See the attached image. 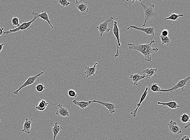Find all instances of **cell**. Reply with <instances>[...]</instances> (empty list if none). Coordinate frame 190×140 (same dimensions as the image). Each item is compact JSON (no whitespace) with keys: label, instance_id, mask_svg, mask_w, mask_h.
<instances>
[{"label":"cell","instance_id":"obj_1","mask_svg":"<svg viewBox=\"0 0 190 140\" xmlns=\"http://www.w3.org/2000/svg\"><path fill=\"white\" fill-rule=\"evenodd\" d=\"M153 36H152L151 40L149 44L127 43L129 49L135 50L139 52L143 55L144 57L146 62H151L152 55L154 53H157L159 49L157 48L152 47V45L155 43V41L153 40Z\"/></svg>","mask_w":190,"mask_h":140},{"label":"cell","instance_id":"obj_2","mask_svg":"<svg viewBox=\"0 0 190 140\" xmlns=\"http://www.w3.org/2000/svg\"><path fill=\"white\" fill-rule=\"evenodd\" d=\"M148 3L149 4V6L145 5L142 1L141 3V6L143 8L144 14V23L143 25V27H144L146 25L147 22L150 19L152 18L156 17L157 16V13L155 10V4H151L149 3Z\"/></svg>","mask_w":190,"mask_h":140},{"label":"cell","instance_id":"obj_3","mask_svg":"<svg viewBox=\"0 0 190 140\" xmlns=\"http://www.w3.org/2000/svg\"><path fill=\"white\" fill-rule=\"evenodd\" d=\"M190 76H189L184 79L179 81L178 82L171 88L168 89H161L159 92L160 93L162 92H169L172 93L173 91L178 89H180L182 91H183L185 86L190 82Z\"/></svg>","mask_w":190,"mask_h":140},{"label":"cell","instance_id":"obj_4","mask_svg":"<svg viewBox=\"0 0 190 140\" xmlns=\"http://www.w3.org/2000/svg\"><path fill=\"white\" fill-rule=\"evenodd\" d=\"M38 18L39 17L38 16H34L33 18L31 21H28V22H27L26 21H23V23H21V24H20L19 27H16L15 29L10 30V31L4 32L3 35H8L11 33H13L17 32L23 31V30H25L31 27V24Z\"/></svg>","mask_w":190,"mask_h":140},{"label":"cell","instance_id":"obj_5","mask_svg":"<svg viewBox=\"0 0 190 140\" xmlns=\"http://www.w3.org/2000/svg\"><path fill=\"white\" fill-rule=\"evenodd\" d=\"M114 17H112V16H110V17L108 18L104 22L100 23L98 26L96 27V28L98 29L100 37H102L103 35L105 32H109L111 30H112V27L109 28L108 27V25L109 23H111Z\"/></svg>","mask_w":190,"mask_h":140},{"label":"cell","instance_id":"obj_6","mask_svg":"<svg viewBox=\"0 0 190 140\" xmlns=\"http://www.w3.org/2000/svg\"><path fill=\"white\" fill-rule=\"evenodd\" d=\"M44 73V71H42L40 73H38L36 75L34 76H31L28 78L27 80L21 86L19 87V88L16 91L14 92V94L15 95H18L19 91L22 89L26 87L32 85L35 83V82L37 80L38 78L40 77L41 75H43Z\"/></svg>","mask_w":190,"mask_h":140},{"label":"cell","instance_id":"obj_7","mask_svg":"<svg viewBox=\"0 0 190 140\" xmlns=\"http://www.w3.org/2000/svg\"><path fill=\"white\" fill-rule=\"evenodd\" d=\"M77 9L80 12L83 16H86L88 14V2L84 0L76 1L75 4Z\"/></svg>","mask_w":190,"mask_h":140},{"label":"cell","instance_id":"obj_8","mask_svg":"<svg viewBox=\"0 0 190 140\" xmlns=\"http://www.w3.org/2000/svg\"><path fill=\"white\" fill-rule=\"evenodd\" d=\"M113 24L114 26L112 30L114 35L116 38L117 41L116 53L115 55V58H116L119 57V55H120L119 52V47L121 46V44L120 40V29H119L118 26V23H117L116 21H114Z\"/></svg>","mask_w":190,"mask_h":140},{"label":"cell","instance_id":"obj_9","mask_svg":"<svg viewBox=\"0 0 190 140\" xmlns=\"http://www.w3.org/2000/svg\"><path fill=\"white\" fill-rule=\"evenodd\" d=\"M93 103H97L105 107L106 110L109 111L110 113L112 114L116 112V109L117 108V106L112 103H107V102H103L101 101H96L94 100Z\"/></svg>","mask_w":190,"mask_h":140},{"label":"cell","instance_id":"obj_10","mask_svg":"<svg viewBox=\"0 0 190 140\" xmlns=\"http://www.w3.org/2000/svg\"><path fill=\"white\" fill-rule=\"evenodd\" d=\"M131 28H133V29L136 30L143 32H144L146 34L151 35L153 37L155 36V27H148L144 28V27H139L136 26H135V25H131L129 26V27H127V30H129Z\"/></svg>","mask_w":190,"mask_h":140},{"label":"cell","instance_id":"obj_11","mask_svg":"<svg viewBox=\"0 0 190 140\" xmlns=\"http://www.w3.org/2000/svg\"><path fill=\"white\" fill-rule=\"evenodd\" d=\"M150 91L149 88L148 87H146L144 92L142 94V95H141V97L139 102V103H138V104H137V108L136 109H135L134 111H131V113H130L131 115H132L133 117H136L137 115V110H138L139 108L140 107L141 103H142V102L145 100L148 94V93Z\"/></svg>","mask_w":190,"mask_h":140},{"label":"cell","instance_id":"obj_12","mask_svg":"<svg viewBox=\"0 0 190 140\" xmlns=\"http://www.w3.org/2000/svg\"><path fill=\"white\" fill-rule=\"evenodd\" d=\"M168 127L170 132L175 135H178L182 133V130L175 121L171 120L168 124Z\"/></svg>","mask_w":190,"mask_h":140},{"label":"cell","instance_id":"obj_13","mask_svg":"<svg viewBox=\"0 0 190 140\" xmlns=\"http://www.w3.org/2000/svg\"><path fill=\"white\" fill-rule=\"evenodd\" d=\"M32 14L34 16H37L39 17H40L44 21H46L48 23V24L50 25L52 29L54 28V27L52 25L51 21H50V19H49V16H48V14H47V12L45 11V10H43L42 13H40V14L33 11Z\"/></svg>","mask_w":190,"mask_h":140},{"label":"cell","instance_id":"obj_14","mask_svg":"<svg viewBox=\"0 0 190 140\" xmlns=\"http://www.w3.org/2000/svg\"><path fill=\"white\" fill-rule=\"evenodd\" d=\"M98 65V63H95L92 67L86 66L85 67V71L84 73L86 75L87 78L91 77L94 75L95 73H97L96 66Z\"/></svg>","mask_w":190,"mask_h":140},{"label":"cell","instance_id":"obj_15","mask_svg":"<svg viewBox=\"0 0 190 140\" xmlns=\"http://www.w3.org/2000/svg\"><path fill=\"white\" fill-rule=\"evenodd\" d=\"M145 78H146V76L144 74L143 75H141L137 73H133L130 75L129 78L132 81L134 85L137 86L138 82L143 80Z\"/></svg>","mask_w":190,"mask_h":140},{"label":"cell","instance_id":"obj_16","mask_svg":"<svg viewBox=\"0 0 190 140\" xmlns=\"http://www.w3.org/2000/svg\"><path fill=\"white\" fill-rule=\"evenodd\" d=\"M58 107L59 109L56 112V115H60L62 117H69V112L67 109L64 108L62 105L60 104H58Z\"/></svg>","mask_w":190,"mask_h":140},{"label":"cell","instance_id":"obj_17","mask_svg":"<svg viewBox=\"0 0 190 140\" xmlns=\"http://www.w3.org/2000/svg\"><path fill=\"white\" fill-rule=\"evenodd\" d=\"M31 120V119L26 118L25 119V122L23 124V129L21 130L22 132L26 133L27 134H30L31 133L30 130L31 128L32 125Z\"/></svg>","mask_w":190,"mask_h":140},{"label":"cell","instance_id":"obj_18","mask_svg":"<svg viewBox=\"0 0 190 140\" xmlns=\"http://www.w3.org/2000/svg\"><path fill=\"white\" fill-rule=\"evenodd\" d=\"M72 102L74 104L78 106L79 108L83 109H86L87 107H88L90 105L93 103V101H89L87 102H84V101L78 102L77 101V100H73Z\"/></svg>","mask_w":190,"mask_h":140},{"label":"cell","instance_id":"obj_19","mask_svg":"<svg viewBox=\"0 0 190 140\" xmlns=\"http://www.w3.org/2000/svg\"><path fill=\"white\" fill-rule=\"evenodd\" d=\"M157 71L158 69L152 68L151 65L150 67L149 68H147V69L143 70L142 72L144 74H146V76L147 78L150 79L152 77H153V76H154V75H155L156 72Z\"/></svg>","mask_w":190,"mask_h":140},{"label":"cell","instance_id":"obj_20","mask_svg":"<svg viewBox=\"0 0 190 140\" xmlns=\"http://www.w3.org/2000/svg\"><path fill=\"white\" fill-rule=\"evenodd\" d=\"M62 129H63V128L61 126L58 124V122H56L55 124L53 126L52 129L53 134V140H56V137L61 130Z\"/></svg>","mask_w":190,"mask_h":140},{"label":"cell","instance_id":"obj_21","mask_svg":"<svg viewBox=\"0 0 190 140\" xmlns=\"http://www.w3.org/2000/svg\"><path fill=\"white\" fill-rule=\"evenodd\" d=\"M158 105H162L163 106H167L170 109H176L178 108H180V106L178 105L177 103L174 101L167 102V103H162V102H158Z\"/></svg>","mask_w":190,"mask_h":140},{"label":"cell","instance_id":"obj_22","mask_svg":"<svg viewBox=\"0 0 190 140\" xmlns=\"http://www.w3.org/2000/svg\"><path fill=\"white\" fill-rule=\"evenodd\" d=\"M49 103L44 100H42L39 102L38 105L36 106L35 109L39 111H44L46 109Z\"/></svg>","mask_w":190,"mask_h":140},{"label":"cell","instance_id":"obj_23","mask_svg":"<svg viewBox=\"0 0 190 140\" xmlns=\"http://www.w3.org/2000/svg\"><path fill=\"white\" fill-rule=\"evenodd\" d=\"M159 36L161 40L162 45H166L167 46H168L170 45V42H171V40H170L169 37L163 36L161 35V34H159Z\"/></svg>","mask_w":190,"mask_h":140},{"label":"cell","instance_id":"obj_24","mask_svg":"<svg viewBox=\"0 0 190 140\" xmlns=\"http://www.w3.org/2000/svg\"><path fill=\"white\" fill-rule=\"evenodd\" d=\"M184 17V15L182 14H171L170 16L165 18V20H173V21H176L178 20L179 17Z\"/></svg>","mask_w":190,"mask_h":140},{"label":"cell","instance_id":"obj_25","mask_svg":"<svg viewBox=\"0 0 190 140\" xmlns=\"http://www.w3.org/2000/svg\"><path fill=\"white\" fill-rule=\"evenodd\" d=\"M180 119L182 123H187L190 121V116L186 113H183L181 116Z\"/></svg>","mask_w":190,"mask_h":140},{"label":"cell","instance_id":"obj_26","mask_svg":"<svg viewBox=\"0 0 190 140\" xmlns=\"http://www.w3.org/2000/svg\"><path fill=\"white\" fill-rule=\"evenodd\" d=\"M161 89V87L158 86L157 84H153L150 85V90L153 92L157 93L159 92L160 90Z\"/></svg>","mask_w":190,"mask_h":140},{"label":"cell","instance_id":"obj_27","mask_svg":"<svg viewBox=\"0 0 190 140\" xmlns=\"http://www.w3.org/2000/svg\"><path fill=\"white\" fill-rule=\"evenodd\" d=\"M12 25L16 27H19L20 24L19 23V19L17 16H14L12 19Z\"/></svg>","mask_w":190,"mask_h":140},{"label":"cell","instance_id":"obj_28","mask_svg":"<svg viewBox=\"0 0 190 140\" xmlns=\"http://www.w3.org/2000/svg\"><path fill=\"white\" fill-rule=\"evenodd\" d=\"M46 87L44 86V84H37L35 86L36 90L38 92L40 93L42 92L44 89H45Z\"/></svg>","mask_w":190,"mask_h":140},{"label":"cell","instance_id":"obj_29","mask_svg":"<svg viewBox=\"0 0 190 140\" xmlns=\"http://www.w3.org/2000/svg\"><path fill=\"white\" fill-rule=\"evenodd\" d=\"M58 2L59 5L62 6V8L67 7L70 5V3L67 0H58Z\"/></svg>","mask_w":190,"mask_h":140},{"label":"cell","instance_id":"obj_30","mask_svg":"<svg viewBox=\"0 0 190 140\" xmlns=\"http://www.w3.org/2000/svg\"><path fill=\"white\" fill-rule=\"evenodd\" d=\"M68 95L70 97L76 98L78 97V94L76 91L72 89H69L68 91Z\"/></svg>","mask_w":190,"mask_h":140},{"label":"cell","instance_id":"obj_31","mask_svg":"<svg viewBox=\"0 0 190 140\" xmlns=\"http://www.w3.org/2000/svg\"><path fill=\"white\" fill-rule=\"evenodd\" d=\"M161 34L163 36H168V35H169V32H168V30H167L165 29L162 31Z\"/></svg>","mask_w":190,"mask_h":140},{"label":"cell","instance_id":"obj_32","mask_svg":"<svg viewBox=\"0 0 190 140\" xmlns=\"http://www.w3.org/2000/svg\"><path fill=\"white\" fill-rule=\"evenodd\" d=\"M181 140H190V137L188 136H184L182 138Z\"/></svg>","mask_w":190,"mask_h":140},{"label":"cell","instance_id":"obj_33","mask_svg":"<svg viewBox=\"0 0 190 140\" xmlns=\"http://www.w3.org/2000/svg\"><path fill=\"white\" fill-rule=\"evenodd\" d=\"M4 28L3 27H0V36L3 35Z\"/></svg>","mask_w":190,"mask_h":140},{"label":"cell","instance_id":"obj_34","mask_svg":"<svg viewBox=\"0 0 190 140\" xmlns=\"http://www.w3.org/2000/svg\"><path fill=\"white\" fill-rule=\"evenodd\" d=\"M190 126V121H189V122H188V124H187L185 126L184 128L185 129H187V128H189Z\"/></svg>","mask_w":190,"mask_h":140},{"label":"cell","instance_id":"obj_35","mask_svg":"<svg viewBox=\"0 0 190 140\" xmlns=\"http://www.w3.org/2000/svg\"><path fill=\"white\" fill-rule=\"evenodd\" d=\"M4 44H0V53H1V51L2 49H3V47L4 46Z\"/></svg>","mask_w":190,"mask_h":140},{"label":"cell","instance_id":"obj_36","mask_svg":"<svg viewBox=\"0 0 190 140\" xmlns=\"http://www.w3.org/2000/svg\"><path fill=\"white\" fill-rule=\"evenodd\" d=\"M108 140H112V139L111 138H108Z\"/></svg>","mask_w":190,"mask_h":140},{"label":"cell","instance_id":"obj_37","mask_svg":"<svg viewBox=\"0 0 190 140\" xmlns=\"http://www.w3.org/2000/svg\"><path fill=\"white\" fill-rule=\"evenodd\" d=\"M1 115V114H0V115ZM1 119H0V123H1Z\"/></svg>","mask_w":190,"mask_h":140}]
</instances>
